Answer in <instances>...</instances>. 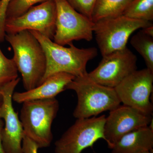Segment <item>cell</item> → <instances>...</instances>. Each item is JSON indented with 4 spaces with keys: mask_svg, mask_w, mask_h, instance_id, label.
Returning <instances> with one entry per match:
<instances>
[{
    "mask_svg": "<svg viewBox=\"0 0 153 153\" xmlns=\"http://www.w3.org/2000/svg\"><path fill=\"white\" fill-rule=\"evenodd\" d=\"M142 31L148 36L153 37V24L148 26L146 27L143 28L141 30Z\"/></svg>",
    "mask_w": 153,
    "mask_h": 153,
    "instance_id": "cell-24",
    "label": "cell"
},
{
    "mask_svg": "<svg viewBox=\"0 0 153 153\" xmlns=\"http://www.w3.org/2000/svg\"><path fill=\"white\" fill-rule=\"evenodd\" d=\"M66 1L75 10L91 20L92 13L97 0Z\"/></svg>",
    "mask_w": 153,
    "mask_h": 153,
    "instance_id": "cell-20",
    "label": "cell"
},
{
    "mask_svg": "<svg viewBox=\"0 0 153 153\" xmlns=\"http://www.w3.org/2000/svg\"><path fill=\"white\" fill-rule=\"evenodd\" d=\"M153 83V72L146 68L134 71L114 88L123 105L152 115L153 106L150 97Z\"/></svg>",
    "mask_w": 153,
    "mask_h": 153,
    "instance_id": "cell-8",
    "label": "cell"
},
{
    "mask_svg": "<svg viewBox=\"0 0 153 153\" xmlns=\"http://www.w3.org/2000/svg\"><path fill=\"white\" fill-rule=\"evenodd\" d=\"M153 148V130L148 126L125 135L111 150V153H141Z\"/></svg>",
    "mask_w": 153,
    "mask_h": 153,
    "instance_id": "cell-14",
    "label": "cell"
},
{
    "mask_svg": "<svg viewBox=\"0 0 153 153\" xmlns=\"http://www.w3.org/2000/svg\"><path fill=\"white\" fill-rule=\"evenodd\" d=\"M3 102V97L2 94L0 91V113H1V108L2 106ZM2 120L1 119L0 117V122Z\"/></svg>",
    "mask_w": 153,
    "mask_h": 153,
    "instance_id": "cell-25",
    "label": "cell"
},
{
    "mask_svg": "<svg viewBox=\"0 0 153 153\" xmlns=\"http://www.w3.org/2000/svg\"><path fill=\"white\" fill-rule=\"evenodd\" d=\"M0 1H1V0H0Z\"/></svg>",
    "mask_w": 153,
    "mask_h": 153,
    "instance_id": "cell-27",
    "label": "cell"
},
{
    "mask_svg": "<svg viewBox=\"0 0 153 153\" xmlns=\"http://www.w3.org/2000/svg\"><path fill=\"white\" fill-rule=\"evenodd\" d=\"M5 38L13 50V59L22 74L25 90L33 89L41 84L46 73L47 60L37 38L28 30L6 34Z\"/></svg>",
    "mask_w": 153,
    "mask_h": 153,
    "instance_id": "cell-1",
    "label": "cell"
},
{
    "mask_svg": "<svg viewBox=\"0 0 153 153\" xmlns=\"http://www.w3.org/2000/svg\"><path fill=\"white\" fill-rule=\"evenodd\" d=\"M56 7L54 0L33 6L25 13L13 19H7L6 34H15L25 31H36L53 39L55 31Z\"/></svg>",
    "mask_w": 153,
    "mask_h": 153,
    "instance_id": "cell-9",
    "label": "cell"
},
{
    "mask_svg": "<svg viewBox=\"0 0 153 153\" xmlns=\"http://www.w3.org/2000/svg\"><path fill=\"white\" fill-rule=\"evenodd\" d=\"M39 149L35 142L24 135L22 140V153H38Z\"/></svg>",
    "mask_w": 153,
    "mask_h": 153,
    "instance_id": "cell-22",
    "label": "cell"
},
{
    "mask_svg": "<svg viewBox=\"0 0 153 153\" xmlns=\"http://www.w3.org/2000/svg\"><path fill=\"white\" fill-rule=\"evenodd\" d=\"M11 1L12 0H1L0 1V41H4L5 37L4 28L6 13Z\"/></svg>",
    "mask_w": 153,
    "mask_h": 153,
    "instance_id": "cell-21",
    "label": "cell"
},
{
    "mask_svg": "<svg viewBox=\"0 0 153 153\" xmlns=\"http://www.w3.org/2000/svg\"><path fill=\"white\" fill-rule=\"evenodd\" d=\"M141 153H152V152H149V151H148V152H143Z\"/></svg>",
    "mask_w": 153,
    "mask_h": 153,
    "instance_id": "cell-26",
    "label": "cell"
},
{
    "mask_svg": "<svg viewBox=\"0 0 153 153\" xmlns=\"http://www.w3.org/2000/svg\"><path fill=\"white\" fill-rule=\"evenodd\" d=\"M66 89L74 91L77 95V104L73 114L76 119L96 117L120 105L114 88L97 83L88 77V73L75 77Z\"/></svg>",
    "mask_w": 153,
    "mask_h": 153,
    "instance_id": "cell-3",
    "label": "cell"
},
{
    "mask_svg": "<svg viewBox=\"0 0 153 153\" xmlns=\"http://www.w3.org/2000/svg\"><path fill=\"white\" fill-rule=\"evenodd\" d=\"M104 127L105 140L111 149L115 144L125 135L148 126L153 118L127 105H120L109 111Z\"/></svg>",
    "mask_w": 153,
    "mask_h": 153,
    "instance_id": "cell-11",
    "label": "cell"
},
{
    "mask_svg": "<svg viewBox=\"0 0 153 153\" xmlns=\"http://www.w3.org/2000/svg\"><path fill=\"white\" fill-rule=\"evenodd\" d=\"M132 0H97L91 20L95 22L102 19L123 15Z\"/></svg>",
    "mask_w": 153,
    "mask_h": 153,
    "instance_id": "cell-15",
    "label": "cell"
},
{
    "mask_svg": "<svg viewBox=\"0 0 153 153\" xmlns=\"http://www.w3.org/2000/svg\"><path fill=\"white\" fill-rule=\"evenodd\" d=\"M18 71L13 58H7L0 49V87L17 79Z\"/></svg>",
    "mask_w": 153,
    "mask_h": 153,
    "instance_id": "cell-18",
    "label": "cell"
},
{
    "mask_svg": "<svg viewBox=\"0 0 153 153\" xmlns=\"http://www.w3.org/2000/svg\"><path fill=\"white\" fill-rule=\"evenodd\" d=\"M20 78L13 80L0 87L3 102L0 117L4 120L1 138L3 146L7 153H22L24 130L18 113L13 106V95Z\"/></svg>",
    "mask_w": 153,
    "mask_h": 153,
    "instance_id": "cell-12",
    "label": "cell"
},
{
    "mask_svg": "<svg viewBox=\"0 0 153 153\" xmlns=\"http://www.w3.org/2000/svg\"><path fill=\"white\" fill-rule=\"evenodd\" d=\"M105 115L87 118L76 119L73 125L55 143V153H81L91 147L96 142L105 140Z\"/></svg>",
    "mask_w": 153,
    "mask_h": 153,
    "instance_id": "cell-7",
    "label": "cell"
},
{
    "mask_svg": "<svg viewBox=\"0 0 153 153\" xmlns=\"http://www.w3.org/2000/svg\"><path fill=\"white\" fill-rule=\"evenodd\" d=\"M123 15L132 19L151 22L153 20V0H132Z\"/></svg>",
    "mask_w": 153,
    "mask_h": 153,
    "instance_id": "cell-17",
    "label": "cell"
},
{
    "mask_svg": "<svg viewBox=\"0 0 153 153\" xmlns=\"http://www.w3.org/2000/svg\"><path fill=\"white\" fill-rule=\"evenodd\" d=\"M49 1L51 0H12L7 9L6 20L20 16L37 3Z\"/></svg>",
    "mask_w": 153,
    "mask_h": 153,
    "instance_id": "cell-19",
    "label": "cell"
},
{
    "mask_svg": "<svg viewBox=\"0 0 153 153\" xmlns=\"http://www.w3.org/2000/svg\"><path fill=\"white\" fill-rule=\"evenodd\" d=\"M56 7L54 42L64 46L74 41L93 39L94 23L78 13L66 0H54Z\"/></svg>",
    "mask_w": 153,
    "mask_h": 153,
    "instance_id": "cell-6",
    "label": "cell"
},
{
    "mask_svg": "<svg viewBox=\"0 0 153 153\" xmlns=\"http://www.w3.org/2000/svg\"><path fill=\"white\" fill-rule=\"evenodd\" d=\"M137 57L126 47L102 57L88 76L100 85L114 88L126 77L137 70Z\"/></svg>",
    "mask_w": 153,
    "mask_h": 153,
    "instance_id": "cell-10",
    "label": "cell"
},
{
    "mask_svg": "<svg viewBox=\"0 0 153 153\" xmlns=\"http://www.w3.org/2000/svg\"><path fill=\"white\" fill-rule=\"evenodd\" d=\"M20 120L25 135L38 145L47 148L53 140L52 126L59 108L55 98L23 102Z\"/></svg>",
    "mask_w": 153,
    "mask_h": 153,
    "instance_id": "cell-4",
    "label": "cell"
},
{
    "mask_svg": "<svg viewBox=\"0 0 153 153\" xmlns=\"http://www.w3.org/2000/svg\"><path fill=\"white\" fill-rule=\"evenodd\" d=\"M131 44L143 58L147 68L153 72V37L140 30L133 36Z\"/></svg>",
    "mask_w": 153,
    "mask_h": 153,
    "instance_id": "cell-16",
    "label": "cell"
},
{
    "mask_svg": "<svg viewBox=\"0 0 153 153\" xmlns=\"http://www.w3.org/2000/svg\"><path fill=\"white\" fill-rule=\"evenodd\" d=\"M4 126V121H3V120H2L0 122V153H7L4 149L3 146L2 142L1 133Z\"/></svg>",
    "mask_w": 153,
    "mask_h": 153,
    "instance_id": "cell-23",
    "label": "cell"
},
{
    "mask_svg": "<svg viewBox=\"0 0 153 153\" xmlns=\"http://www.w3.org/2000/svg\"><path fill=\"white\" fill-rule=\"evenodd\" d=\"M94 23V33L102 57L124 49L134 32L152 24L151 22L131 19L124 15Z\"/></svg>",
    "mask_w": 153,
    "mask_h": 153,
    "instance_id": "cell-5",
    "label": "cell"
},
{
    "mask_svg": "<svg viewBox=\"0 0 153 153\" xmlns=\"http://www.w3.org/2000/svg\"><path fill=\"white\" fill-rule=\"evenodd\" d=\"M30 31L39 41L46 55L47 68L42 82L49 76L61 72L75 77L85 75L88 73L87 63L98 54L95 47L79 49L72 43L68 44L69 47H65L37 31Z\"/></svg>",
    "mask_w": 153,
    "mask_h": 153,
    "instance_id": "cell-2",
    "label": "cell"
},
{
    "mask_svg": "<svg viewBox=\"0 0 153 153\" xmlns=\"http://www.w3.org/2000/svg\"><path fill=\"white\" fill-rule=\"evenodd\" d=\"M75 77L64 72L53 74L35 88L24 92H14L13 100L23 103L31 100L55 98L57 94L66 90V85Z\"/></svg>",
    "mask_w": 153,
    "mask_h": 153,
    "instance_id": "cell-13",
    "label": "cell"
}]
</instances>
